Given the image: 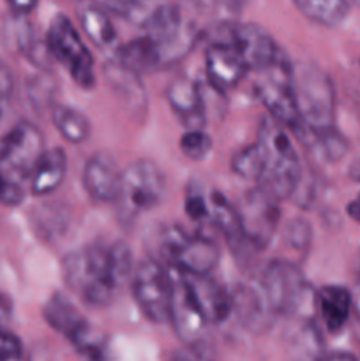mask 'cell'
Segmentation results:
<instances>
[{"label":"cell","instance_id":"cell-1","mask_svg":"<svg viewBox=\"0 0 360 361\" xmlns=\"http://www.w3.org/2000/svg\"><path fill=\"white\" fill-rule=\"evenodd\" d=\"M62 271L66 286L81 302L106 307L133 274V252L126 242L90 243L67 254Z\"/></svg>","mask_w":360,"mask_h":361},{"label":"cell","instance_id":"cell-2","mask_svg":"<svg viewBox=\"0 0 360 361\" xmlns=\"http://www.w3.org/2000/svg\"><path fill=\"white\" fill-rule=\"evenodd\" d=\"M44 136L30 122H20L0 141V201L18 207L25 200V183L44 154Z\"/></svg>","mask_w":360,"mask_h":361},{"label":"cell","instance_id":"cell-3","mask_svg":"<svg viewBox=\"0 0 360 361\" xmlns=\"http://www.w3.org/2000/svg\"><path fill=\"white\" fill-rule=\"evenodd\" d=\"M284 129L274 118H265L258 130L256 143L263 155V173L260 182L281 200H288L302 183V166Z\"/></svg>","mask_w":360,"mask_h":361},{"label":"cell","instance_id":"cell-4","mask_svg":"<svg viewBox=\"0 0 360 361\" xmlns=\"http://www.w3.org/2000/svg\"><path fill=\"white\" fill-rule=\"evenodd\" d=\"M296 108L304 126L300 140L323 136L335 130V88L328 74L318 66L295 67Z\"/></svg>","mask_w":360,"mask_h":361},{"label":"cell","instance_id":"cell-5","mask_svg":"<svg viewBox=\"0 0 360 361\" xmlns=\"http://www.w3.org/2000/svg\"><path fill=\"white\" fill-rule=\"evenodd\" d=\"M258 74L260 80L254 85V92L261 104L267 108L270 118L281 123L296 137H302L304 126L296 108L295 87H293L295 66L292 60L286 56V53H282L270 67Z\"/></svg>","mask_w":360,"mask_h":361},{"label":"cell","instance_id":"cell-6","mask_svg":"<svg viewBox=\"0 0 360 361\" xmlns=\"http://www.w3.org/2000/svg\"><path fill=\"white\" fill-rule=\"evenodd\" d=\"M159 256L186 274L210 275L219 263V247L205 235H191L182 226H164L157 233Z\"/></svg>","mask_w":360,"mask_h":361},{"label":"cell","instance_id":"cell-7","mask_svg":"<svg viewBox=\"0 0 360 361\" xmlns=\"http://www.w3.org/2000/svg\"><path fill=\"white\" fill-rule=\"evenodd\" d=\"M44 42L49 55L66 67L78 87L83 90H92L95 87L94 56L69 18L56 14L49 23Z\"/></svg>","mask_w":360,"mask_h":361},{"label":"cell","instance_id":"cell-8","mask_svg":"<svg viewBox=\"0 0 360 361\" xmlns=\"http://www.w3.org/2000/svg\"><path fill=\"white\" fill-rule=\"evenodd\" d=\"M166 196V178L159 166L140 159L127 166L120 175V190L115 203L126 217L145 214L162 203Z\"/></svg>","mask_w":360,"mask_h":361},{"label":"cell","instance_id":"cell-9","mask_svg":"<svg viewBox=\"0 0 360 361\" xmlns=\"http://www.w3.org/2000/svg\"><path fill=\"white\" fill-rule=\"evenodd\" d=\"M258 288L261 289L274 314L282 316L296 314L306 305L307 298L314 295L299 264L284 259L270 261L261 270Z\"/></svg>","mask_w":360,"mask_h":361},{"label":"cell","instance_id":"cell-10","mask_svg":"<svg viewBox=\"0 0 360 361\" xmlns=\"http://www.w3.org/2000/svg\"><path fill=\"white\" fill-rule=\"evenodd\" d=\"M168 267V264H166ZM169 270V316L168 323L175 330L176 337L189 349H200L205 341L207 326L210 323L205 317L189 279L179 268Z\"/></svg>","mask_w":360,"mask_h":361},{"label":"cell","instance_id":"cell-11","mask_svg":"<svg viewBox=\"0 0 360 361\" xmlns=\"http://www.w3.org/2000/svg\"><path fill=\"white\" fill-rule=\"evenodd\" d=\"M281 201L267 187L256 183L242 197L240 207H236L244 236L256 250L267 249L274 240L281 219Z\"/></svg>","mask_w":360,"mask_h":361},{"label":"cell","instance_id":"cell-12","mask_svg":"<svg viewBox=\"0 0 360 361\" xmlns=\"http://www.w3.org/2000/svg\"><path fill=\"white\" fill-rule=\"evenodd\" d=\"M217 30L219 37L214 39V42L233 46L244 59L247 69L254 73H261L270 67L284 53L274 37L256 23L228 21L222 23Z\"/></svg>","mask_w":360,"mask_h":361},{"label":"cell","instance_id":"cell-13","mask_svg":"<svg viewBox=\"0 0 360 361\" xmlns=\"http://www.w3.org/2000/svg\"><path fill=\"white\" fill-rule=\"evenodd\" d=\"M42 317L49 328L66 337L80 355L87 358H102V348L83 314L62 293H53L42 307Z\"/></svg>","mask_w":360,"mask_h":361},{"label":"cell","instance_id":"cell-14","mask_svg":"<svg viewBox=\"0 0 360 361\" xmlns=\"http://www.w3.org/2000/svg\"><path fill=\"white\" fill-rule=\"evenodd\" d=\"M133 296L138 309L154 324L168 323L169 270L157 259L141 261L133 274Z\"/></svg>","mask_w":360,"mask_h":361},{"label":"cell","instance_id":"cell-15","mask_svg":"<svg viewBox=\"0 0 360 361\" xmlns=\"http://www.w3.org/2000/svg\"><path fill=\"white\" fill-rule=\"evenodd\" d=\"M145 35L161 49L164 62L179 59L191 48L193 34L186 28L182 11L175 4H161L148 13L143 23Z\"/></svg>","mask_w":360,"mask_h":361},{"label":"cell","instance_id":"cell-16","mask_svg":"<svg viewBox=\"0 0 360 361\" xmlns=\"http://www.w3.org/2000/svg\"><path fill=\"white\" fill-rule=\"evenodd\" d=\"M205 73L208 85L219 94H226L242 83L249 69L233 46L212 42L205 53Z\"/></svg>","mask_w":360,"mask_h":361},{"label":"cell","instance_id":"cell-17","mask_svg":"<svg viewBox=\"0 0 360 361\" xmlns=\"http://www.w3.org/2000/svg\"><path fill=\"white\" fill-rule=\"evenodd\" d=\"M166 101L186 129H205L207 108L201 85L189 78H176L166 87Z\"/></svg>","mask_w":360,"mask_h":361},{"label":"cell","instance_id":"cell-18","mask_svg":"<svg viewBox=\"0 0 360 361\" xmlns=\"http://www.w3.org/2000/svg\"><path fill=\"white\" fill-rule=\"evenodd\" d=\"M120 175L115 159L106 152L94 154L85 162L81 183L94 203H115L120 190Z\"/></svg>","mask_w":360,"mask_h":361},{"label":"cell","instance_id":"cell-19","mask_svg":"<svg viewBox=\"0 0 360 361\" xmlns=\"http://www.w3.org/2000/svg\"><path fill=\"white\" fill-rule=\"evenodd\" d=\"M182 271V270H180ZM186 274V271H184ZM194 289L205 317L210 324L224 323L233 314V293L215 282L210 275L186 274Z\"/></svg>","mask_w":360,"mask_h":361},{"label":"cell","instance_id":"cell-20","mask_svg":"<svg viewBox=\"0 0 360 361\" xmlns=\"http://www.w3.org/2000/svg\"><path fill=\"white\" fill-rule=\"evenodd\" d=\"M314 309L325 330L332 335L339 334L352 316V291L342 286H323L314 291Z\"/></svg>","mask_w":360,"mask_h":361},{"label":"cell","instance_id":"cell-21","mask_svg":"<svg viewBox=\"0 0 360 361\" xmlns=\"http://www.w3.org/2000/svg\"><path fill=\"white\" fill-rule=\"evenodd\" d=\"M67 175V155L62 148L44 150L32 171L28 187L34 196H48L64 183Z\"/></svg>","mask_w":360,"mask_h":361},{"label":"cell","instance_id":"cell-22","mask_svg":"<svg viewBox=\"0 0 360 361\" xmlns=\"http://www.w3.org/2000/svg\"><path fill=\"white\" fill-rule=\"evenodd\" d=\"M104 76L116 97L122 101L133 111H141L147 106V95H145L143 83L140 80V74L127 69L119 60H112L104 66Z\"/></svg>","mask_w":360,"mask_h":361},{"label":"cell","instance_id":"cell-23","mask_svg":"<svg viewBox=\"0 0 360 361\" xmlns=\"http://www.w3.org/2000/svg\"><path fill=\"white\" fill-rule=\"evenodd\" d=\"M81 30L90 39L92 44L101 51L109 53L116 46V30L106 9L97 4H85L78 11Z\"/></svg>","mask_w":360,"mask_h":361},{"label":"cell","instance_id":"cell-24","mask_svg":"<svg viewBox=\"0 0 360 361\" xmlns=\"http://www.w3.org/2000/svg\"><path fill=\"white\" fill-rule=\"evenodd\" d=\"M116 60L127 69L134 71L136 74L152 73V71L159 69L164 63V56H162L161 49L147 37H136L133 41L126 42L120 46L119 53H116Z\"/></svg>","mask_w":360,"mask_h":361},{"label":"cell","instance_id":"cell-25","mask_svg":"<svg viewBox=\"0 0 360 361\" xmlns=\"http://www.w3.org/2000/svg\"><path fill=\"white\" fill-rule=\"evenodd\" d=\"M293 4L307 20L323 27H337L349 13L348 0H293Z\"/></svg>","mask_w":360,"mask_h":361},{"label":"cell","instance_id":"cell-26","mask_svg":"<svg viewBox=\"0 0 360 361\" xmlns=\"http://www.w3.org/2000/svg\"><path fill=\"white\" fill-rule=\"evenodd\" d=\"M52 120L60 136L71 145H81L90 136V122L83 113L69 106H53Z\"/></svg>","mask_w":360,"mask_h":361},{"label":"cell","instance_id":"cell-27","mask_svg":"<svg viewBox=\"0 0 360 361\" xmlns=\"http://www.w3.org/2000/svg\"><path fill=\"white\" fill-rule=\"evenodd\" d=\"M232 171L242 180L260 182L261 173H263V155H261L260 145L253 143L236 152L232 159Z\"/></svg>","mask_w":360,"mask_h":361},{"label":"cell","instance_id":"cell-28","mask_svg":"<svg viewBox=\"0 0 360 361\" xmlns=\"http://www.w3.org/2000/svg\"><path fill=\"white\" fill-rule=\"evenodd\" d=\"M179 147L180 152L191 161H205L214 148V141L203 129H186Z\"/></svg>","mask_w":360,"mask_h":361},{"label":"cell","instance_id":"cell-29","mask_svg":"<svg viewBox=\"0 0 360 361\" xmlns=\"http://www.w3.org/2000/svg\"><path fill=\"white\" fill-rule=\"evenodd\" d=\"M311 238H313V231H311L309 222L304 219H295L289 222L284 229V243L288 249L300 252V256H306L309 252Z\"/></svg>","mask_w":360,"mask_h":361},{"label":"cell","instance_id":"cell-30","mask_svg":"<svg viewBox=\"0 0 360 361\" xmlns=\"http://www.w3.org/2000/svg\"><path fill=\"white\" fill-rule=\"evenodd\" d=\"M186 215L194 222H208V194L198 189H189L184 201Z\"/></svg>","mask_w":360,"mask_h":361},{"label":"cell","instance_id":"cell-31","mask_svg":"<svg viewBox=\"0 0 360 361\" xmlns=\"http://www.w3.org/2000/svg\"><path fill=\"white\" fill-rule=\"evenodd\" d=\"M23 356V345L16 335L0 330V361L20 360Z\"/></svg>","mask_w":360,"mask_h":361},{"label":"cell","instance_id":"cell-32","mask_svg":"<svg viewBox=\"0 0 360 361\" xmlns=\"http://www.w3.org/2000/svg\"><path fill=\"white\" fill-rule=\"evenodd\" d=\"M13 85L14 81L9 67H7L6 63L0 62V102H4L9 97L11 92H13Z\"/></svg>","mask_w":360,"mask_h":361},{"label":"cell","instance_id":"cell-33","mask_svg":"<svg viewBox=\"0 0 360 361\" xmlns=\"http://www.w3.org/2000/svg\"><path fill=\"white\" fill-rule=\"evenodd\" d=\"M6 2L9 4V7L14 13L25 16V14H30L37 7L39 0H6Z\"/></svg>","mask_w":360,"mask_h":361},{"label":"cell","instance_id":"cell-34","mask_svg":"<svg viewBox=\"0 0 360 361\" xmlns=\"http://www.w3.org/2000/svg\"><path fill=\"white\" fill-rule=\"evenodd\" d=\"M346 212H348V215L353 219V221L360 224V194L355 197V200L349 201L348 207H346Z\"/></svg>","mask_w":360,"mask_h":361},{"label":"cell","instance_id":"cell-35","mask_svg":"<svg viewBox=\"0 0 360 361\" xmlns=\"http://www.w3.org/2000/svg\"><path fill=\"white\" fill-rule=\"evenodd\" d=\"M352 312L355 314L356 319L360 321V281L352 291Z\"/></svg>","mask_w":360,"mask_h":361},{"label":"cell","instance_id":"cell-36","mask_svg":"<svg viewBox=\"0 0 360 361\" xmlns=\"http://www.w3.org/2000/svg\"><path fill=\"white\" fill-rule=\"evenodd\" d=\"M323 360H355L352 353H323L320 356Z\"/></svg>","mask_w":360,"mask_h":361},{"label":"cell","instance_id":"cell-37","mask_svg":"<svg viewBox=\"0 0 360 361\" xmlns=\"http://www.w3.org/2000/svg\"><path fill=\"white\" fill-rule=\"evenodd\" d=\"M348 2H356V4H360V0H348Z\"/></svg>","mask_w":360,"mask_h":361},{"label":"cell","instance_id":"cell-38","mask_svg":"<svg viewBox=\"0 0 360 361\" xmlns=\"http://www.w3.org/2000/svg\"><path fill=\"white\" fill-rule=\"evenodd\" d=\"M0 116H2V102H0Z\"/></svg>","mask_w":360,"mask_h":361},{"label":"cell","instance_id":"cell-39","mask_svg":"<svg viewBox=\"0 0 360 361\" xmlns=\"http://www.w3.org/2000/svg\"><path fill=\"white\" fill-rule=\"evenodd\" d=\"M359 180H360V178H359Z\"/></svg>","mask_w":360,"mask_h":361}]
</instances>
